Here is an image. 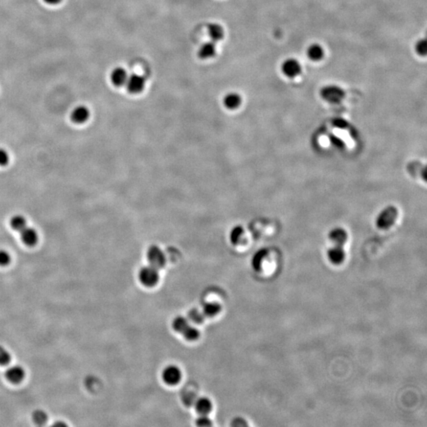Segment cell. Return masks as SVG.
Listing matches in <instances>:
<instances>
[{"label": "cell", "instance_id": "6da1fadb", "mask_svg": "<svg viewBox=\"0 0 427 427\" xmlns=\"http://www.w3.org/2000/svg\"><path fill=\"white\" fill-rule=\"evenodd\" d=\"M279 257L275 251L262 248L254 255L252 260V268L256 272L271 275L276 272L279 268Z\"/></svg>", "mask_w": 427, "mask_h": 427}, {"label": "cell", "instance_id": "7a4b0ae2", "mask_svg": "<svg viewBox=\"0 0 427 427\" xmlns=\"http://www.w3.org/2000/svg\"><path fill=\"white\" fill-rule=\"evenodd\" d=\"M398 217L399 210L397 207L395 206H387L378 215L376 225L379 229L387 230L395 225Z\"/></svg>", "mask_w": 427, "mask_h": 427}, {"label": "cell", "instance_id": "3957f363", "mask_svg": "<svg viewBox=\"0 0 427 427\" xmlns=\"http://www.w3.org/2000/svg\"><path fill=\"white\" fill-rule=\"evenodd\" d=\"M281 70L283 75L288 79H295L302 70L301 63L295 58H287L282 63Z\"/></svg>", "mask_w": 427, "mask_h": 427}, {"label": "cell", "instance_id": "277c9868", "mask_svg": "<svg viewBox=\"0 0 427 427\" xmlns=\"http://www.w3.org/2000/svg\"><path fill=\"white\" fill-rule=\"evenodd\" d=\"M138 278L141 283L147 287H153L159 280L158 270L154 267H144L138 273Z\"/></svg>", "mask_w": 427, "mask_h": 427}, {"label": "cell", "instance_id": "5b68a950", "mask_svg": "<svg viewBox=\"0 0 427 427\" xmlns=\"http://www.w3.org/2000/svg\"><path fill=\"white\" fill-rule=\"evenodd\" d=\"M321 96L323 99L329 103L338 104L344 98L345 92L340 87L333 85L323 88L321 90Z\"/></svg>", "mask_w": 427, "mask_h": 427}, {"label": "cell", "instance_id": "8992f818", "mask_svg": "<svg viewBox=\"0 0 427 427\" xmlns=\"http://www.w3.org/2000/svg\"><path fill=\"white\" fill-rule=\"evenodd\" d=\"M147 257L150 265L157 270L163 268L166 262L165 254L158 246H151L147 250Z\"/></svg>", "mask_w": 427, "mask_h": 427}, {"label": "cell", "instance_id": "52a82bcc", "mask_svg": "<svg viewBox=\"0 0 427 427\" xmlns=\"http://www.w3.org/2000/svg\"><path fill=\"white\" fill-rule=\"evenodd\" d=\"M145 83H146V79L143 77L138 74H133L128 76L125 85L129 93L135 94V93H141L143 90Z\"/></svg>", "mask_w": 427, "mask_h": 427}, {"label": "cell", "instance_id": "ba28073f", "mask_svg": "<svg viewBox=\"0 0 427 427\" xmlns=\"http://www.w3.org/2000/svg\"><path fill=\"white\" fill-rule=\"evenodd\" d=\"M181 371L176 365H169L162 372V379L169 385H174L181 380Z\"/></svg>", "mask_w": 427, "mask_h": 427}, {"label": "cell", "instance_id": "9c48e42d", "mask_svg": "<svg viewBox=\"0 0 427 427\" xmlns=\"http://www.w3.org/2000/svg\"><path fill=\"white\" fill-rule=\"evenodd\" d=\"M333 134L335 135V139L337 142H341L343 144L345 142H347L349 147H351V144L353 143V138H352V134H351V130H349L345 124H337L336 125V128L333 131Z\"/></svg>", "mask_w": 427, "mask_h": 427}, {"label": "cell", "instance_id": "30bf717a", "mask_svg": "<svg viewBox=\"0 0 427 427\" xmlns=\"http://www.w3.org/2000/svg\"><path fill=\"white\" fill-rule=\"evenodd\" d=\"M328 237L335 246H340V247H344L349 239L347 230L340 227H337L331 230Z\"/></svg>", "mask_w": 427, "mask_h": 427}, {"label": "cell", "instance_id": "8fae6325", "mask_svg": "<svg viewBox=\"0 0 427 427\" xmlns=\"http://www.w3.org/2000/svg\"><path fill=\"white\" fill-rule=\"evenodd\" d=\"M25 369L20 365H12L6 369L5 376L12 384H19L25 378Z\"/></svg>", "mask_w": 427, "mask_h": 427}, {"label": "cell", "instance_id": "7c38bea8", "mask_svg": "<svg viewBox=\"0 0 427 427\" xmlns=\"http://www.w3.org/2000/svg\"><path fill=\"white\" fill-rule=\"evenodd\" d=\"M328 258L331 264L338 266L343 264L346 259V251L344 247L333 246L328 252Z\"/></svg>", "mask_w": 427, "mask_h": 427}, {"label": "cell", "instance_id": "4fadbf2b", "mask_svg": "<svg viewBox=\"0 0 427 427\" xmlns=\"http://www.w3.org/2000/svg\"><path fill=\"white\" fill-rule=\"evenodd\" d=\"M325 52L321 45L313 43L306 49V56L312 62H320L324 59Z\"/></svg>", "mask_w": 427, "mask_h": 427}, {"label": "cell", "instance_id": "5bb4252c", "mask_svg": "<svg viewBox=\"0 0 427 427\" xmlns=\"http://www.w3.org/2000/svg\"><path fill=\"white\" fill-rule=\"evenodd\" d=\"M90 117V110L86 106H80L75 108L71 112L70 118L75 124H83Z\"/></svg>", "mask_w": 427, "mask_h": 427}, {"label": "cell", "instance_id": "9a60e30c", "mask_svg": "<svg viewBox=\"0 0 427 427\" xmlns=\"http://www.w3.org/2000/svg\"><path fill=\"white\" fill-rule=\"evenodd\" d=\"M22 242L28 246H35L38 241V234L36 229L31 227H25L20 231Z\"/></svg>", "mask_w": 427, "mask_h": 427}, {"label": "cell", "instance_id": "2e32d148", "mask_svg": "<svg viewBox=\"0 0 427 427\" xmlns=\"http://www.w3.org/2000/svg\"><path fill=\"white\" fill-rule=\"evenodd\" d=\"M242 97L237 93H229L223 98V105L228 110H236L242 105Z\"/></svg>", "mask_w": 427, "mask_h": 427}, {"label": "cell", "instance_id": "e0dca14e", "mask_svg": "<svg viewBox=\"0 0 427 427\" xmlns=\"http://www.w3.org/2000/svg\"><path fill=\"white\" fill-rule=\"evenodd\" d=\"M128 75L122 67H116L111 73V81L116 87H122L126 83Z\"/></svg>", "mask_w": 427, "mask_h": 427}, {"label": "cell", "instance_id": "ac0fdd59", "mask_svg": "<svg viewBox=\"0 0 427 427\" xmlns=\"http://www.w3.org/2000/svg\"><path fill=\"white\" fill-rule=\"evenodd\" d=\"M196 410L200 415H208L212 410L213 405L211 401L206 397L197 399L195 403Z\"/></svg>", "mask_w": 427, "mask_h": 427}, {"label": "cell", "instance_id": "d6986e66", "mask_svg": "<svg viewBox=\"0 0 427 427\" xmlns=\"http://www.w3.org/2000/svg\"><path fill=\"white\" fill-rule=\"evenodd\" d=\"M215 54H216V45L214 42H206V43L203 44L199 49V56L202 60L214 57Z\"/></svg>", "mask_w": 427, "mask_h": 427}, {"label": "cell", "instance_id": "ffe728a7", "mask_svg": "<svg viewBox=\"0 0 427 427\" xmlns=\"http://www.w3.org/2000/svg\"><path fill=\"white\" fill-rule=\"evenodd\" d=\"M208 34L212 42H219L224 37V30L221 25L213 23L208 26Z\"/></svg>", "mask_w": 427, "mask_h": 427}, {"label": "cell", "instance_id": "44dd1931", "mask_svg": "<svg viewBox=\"0 0 427 427\" xmlns=\"http://www.w3.org/2000/svg\"><path fill=\"white\" fill-rule=\"evenodd\" d=\"M245 237V229L241 225H237L232 229L229 234V239L234 246L240 245L242 242L243 237Z\"/></svg>", "mask_w": 427, "mask_h": 427}, {"label": "cell", "instance_id": "7402d4cb", "mask_svg": "<svg viewBox=\"0 0 427 427\" xmlns=\"http://www.w3.org/2000/svg\"><path fill=\"white\" fill-rule=\"evenodd\" d=\"M221 306L216 302H210L203 306L202 309V313L204 314L205 316L208 317H213L219 314V312L221 311Z\"/></svg>", "mask_w": 427, "mask_h": 427}, {"label": "cell", "instance_id": "603a6c76", "mask_svg": "<svg viewBox=\"0 0 427 427\" xmlns=\"http://www.w3.org/2000/svg\"><path fill=\"white\" fill-rule=\"evenodd\" d=\"M188 325H189L188 320L183 316L176 317L173 321V324H172L174 330L178 333H181V334Z\"/></svg>", "mask_w": 427, "mask_h": 427}, {"label": "cell", "instance_id": "cb8c5ba5", "mask_svg": "<svg viewBox=\"0 0 427 427\" xmlns=\"http://www.w3.org/2000/svg\"><path fill=\"white\" fill-rule=\"evenodd\" d=\"M32 419H33V423H35L37 426H43L47 423V415L45 411L41 409H37L36 411H33L32 415Z\"/></svg>", "mask_w": 427, "mask_h": 427}, {"label": "cell", "instance_id": "d4e9b609", "mask_svg": "<svg viewBox=\"0 0 427 427\" xmlns=\"http://www.w3.org/2000/svg\"><path fill=\"white\" fill-rule=\"evenodd\" d=\"M11 225L13 229L17 231H22L24 228L26 227V220L22 215H15L11 219Z\"/></svg>", "mask_w": 427, "mask_h": 427}, {"label": "cell", "instance_id": "484cf974", "mask_svg": "<svg viewBox=\"0 0 427 427\" xmlns=\"http://www.w3.org/2000/svg\"><path fill=\"white\" fill-rule=\"evenodd\" d=\"M182 335L184 336V338L187 340L194 341L198 339L199 337L201 336V332L195 327L188 325L185 330L182 332Z\"/></svg>", "mask_w": 427, "mask_h": 427}, {"label": "cell", "instance_id": "4316f807", "mask_svg": "<svg viewBox=\"0 0 427 427\" xmlns=\"http://www.w3.org/2000/svg\"><path fill=\"white\" fill-rule=\"evenodd\" d=\"M204 317L205 316L203 313L200 311V310H196V309L191 310L188 313L189 320L194 322L196 324H201L204 320Z\"/></svg>", "mask_w": 427, "mask_h": 427}, {"label": "cell", "instance_id": "83f0119b", "mask_svg": "<svg viewBox=\"0 0 427 427\" xmlns=\"http://www.w3.org/2000/svg\"><path fill=\"white\" fill-rule=\"evenodd\" d=\"M11 361V354L4 347L0 345V365H8Z\"/></svg>", "mask_w": 427, "mask_h": 427}, {"label": "cell", "instance_id": "f1b7e54d", "mask_svg": "<svg viewBox=\"0 0 427 427\" xmlns=\"http://www.w3.org/2000/svg\"><path fill=\"white\" fill-rule=\"evenodd\" d=\"M415 51L416 53L420 56H426L427 52V42L426 39H421L418 41L415 45Z\"/></svg>", "mask_w": 427, "mask_h": 427}, {"label": "cell", "instance_id": "f546056e", "mask_svg": "<svg viewBox=\"0 0 427 427\" xmlns=\"http://www.w3.org/2000/svg\"><path fill=\"white\" fill-rule=\"evenodd\" d=\"M11 255L5 250H0V266H6L11 263Z\"/></svg>", "mask_w": 427, "mask_h": 427}, {"label": "cell", "instance_id": "4dcf8cb0", "mask_svg": "<svg viewBox=\"0 0 427 427\" xmlns=\"http://www.w3.org/2000/svg\"><path fill=\"white\" fill-rule=\"evenodd\" d=\"M196 425L198 427H211L212 422L206 415H201V416L196 419Z\"/></svg>", "mask_w": 427, "mask_h": 427}, {"label": "cell", "instance_id": "1f68e13d", "mask_svg": "<svg viewBox=\"0 0 427 427\" xmlns=\"http://www.w3.org/2000/svg\"><path fill=\"white\" fill-rule=\"evenodd\" d=\"M9 155L4 149L0 148V166H4L9 162Z\"/></svg>", "mask_w": 427, "mask_h": 427}, {"label": "cell", "instance_id": "d6a6232c", "mask_svg": "<svg viewBox=\"0 0 427 427\" xmlns=\"http://www.w3.org/2000/svg\"><path fill=\"white\" fill-rule=\"evenodd\" d=\"M196 400H197V399L196 398L195 395L192 394V393H188V394H186L185 396H184V397H183V402H184V405H187V406H192V405H194Z\"/></svg>", "mask_w": 427, "mask_h": 427}, {"label": "cell", "instance_id": "836d02e7", "mask_svg": "<svg viewBox=\"0 0 427 427\" xmlns=\"http://www.w3.org/2000/svg\"><path fill=\"white\" fill-rule=\"evenodd\" d=\"M247 425L248 424L246 423V420L241 419V418H237V419H234L233 423H232L233 427H246Z\"/></svg>", "mask_w": 427, "mask_h": 427}, {"label": "cell", "instance_id": "e575fe53", "mask_svg": "<svg viewBox=\"0 0 427 427\" xmlns=\"http://www.w3.org/2000/svg\"><path fill=\"white\" fill-rule=\"evenodd\" d=\"M48 4H58L61 0H45Z\"/></svg>", "mask_w": 427, "mask_h": 427}]
</instances>
